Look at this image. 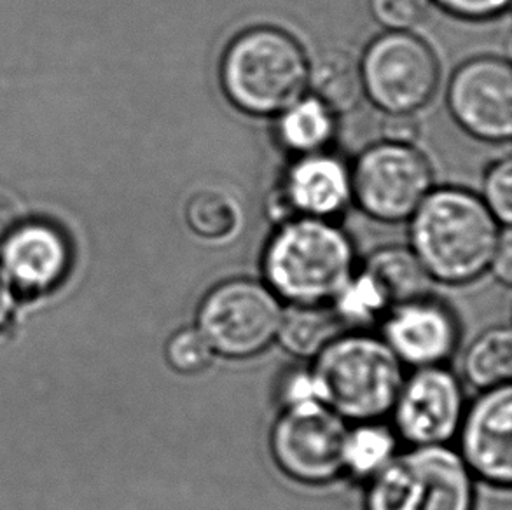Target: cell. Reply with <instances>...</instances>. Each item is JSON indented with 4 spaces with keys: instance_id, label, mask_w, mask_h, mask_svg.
<instances>
[{
    "instance_id": "obj_8",
    "label": "cell",
    "mask_w": 512,
    "mask_h": 510,
    "mask_svg": "<svg viewBox=\"0 0 512 510\" xmlns=\"http://www.w3.org/2000/svg\"><path fill=\"white\" fill-rule=\"evenodd\" d=\"M359 63L364 93L387 114H413L429 102L439 84L434 51L409 32L374 39Z\"/></svg>"
},
{
    "instance_id": "obj_5",
    "label": "cell",
    "mask_w": 512,
    "mask_h": 510,
    "mask_svg": "<svg viewBox=\"0 0 512 510\" xmlns=\"http://www.w3.org/2000/svg\"><path fill=\"white\" fill-rule=\"evenodd\" d=\"M474 476L448 444L413 446L371 477L367 510H474Z\"/></svg>"
},
{
    "instance_id": "obj_6",
    "label": "cell",
    "mask_w": 512,
    "mask_h": 510,
    "mask_svg": "<svg viewBox=\"0 0 512 510\" xmlns=\"http://www.w3.org/2000/svg\"><path fill=\"white\" fill-rule=\"evenodd\" d=\"M284 304L264 282L235 278L208 292L196 313V329L215 355L250 359L277 343Z\"/></svg>"
},
{
    "instance_id": "obj_19",
    "label": "cell",
    "mask_w": 512,
    "mask_h": 510,
    "mask_svg": "<svg viewBox=\"0 0 512 510\" xmlns=\"http://www.w3.org/2000/svg\"><path fill=\"white\" fill-rule=\"evenodd\" d=\"M277 135L285 149L301 156L326 149L333 140L336 123L333 112L317 98H301L287 111L278 114Z\"/></svg>"
},
{
    "instance_id": "obj_20",
    "label": "cell",
    "mask_w": 512,
    "mask_h": 510,
    "mask_svg": "<svg viewBox=\"0 0 512 510\" xmlns=\"http://www.w3.org/2000/svg\"><path fill=\"white\" fill-rule=\"evenodd\" d=\"M467 381L479 390L509 385L512 374V334L509 327H492L472 341L464 357Z\"/></svg>"
},
{
    "instance_id": "obj_18",
    "label": "cell",
    "mask_w": 512,
    "mask_h": 510,
    "mask_svg": "<svg viewBox=\"0 0 512 510\" xmlns=\"http://www.w3.org/2000/svg\"><path fill=\"white\" fill-rule=\"evenodd\" d=\"M308 86L334 116L353 111L364 95L360 63L348 51H326L308 70Z\"/></svg>"
},
{
    "instance_id": "obj_27",
    "label": "cell",
    "mask_w": 512,
    "mask_h": 510,
    "mask_svg": "<svg viewBox=\"0 0 512 510\" xmlns=\"http://www.w3.org/2000/svg\"><path fill=\"white\" fill-rule=\"evenodd\" d=\"M277 393L282 409L301 406L308 402H322L312 367H294L289 373L284 374L278 383Z\"/></svg>"
},
{
    "instance_id": "obj_2",
    "label": "cell",
    "mask_w": 512,
    "mask_h": 510,
    "mask_svg": "<svg viewBox=\"0 0 512 510\" xmlns=\"http://www.w3.org/2000/svg\"><path fill=\"white\" fill-rule=\"evenodd\" d=\"M353 271L350 238L324 219H289L264 249V283L282 303L331 304Z\"/></svg>"
},
{
    "instance_id": "obj_11",
    "label": "cell",
    "mask_w": 512,
    "mask_h": 510,
    "mask_svg": "<svg viewBox=\"0 0 512 510\" xmlns=\"http://www.w3.org/2000/svg\"><path fill=\"white\" fill-rule=\"evenodd\" d=\"M448 105L472 137L506 142L512 135L511 65L490 56L465 63L451 79Z\"/></svg>"
},
{
    "instance_id": "obj_26",
    "label": "cell",
    "mask_w": 512,
    "mask_h": 510,
    "mask_svg": "<svg viewBox=\"0 0 512 510\" xmlns=\"http://www.w3.org/2000/svg\"><path fill=\"white\" fill-rule=\"evenodd\" d=\"M483 201L500 224L512 221V163L500 161L486 173Z\"/></svg>"
},
{
    "instance_id": "obj_30",
    "label": "cell",
    "mask_w": 512,
    "mask_h": 510,
    "mask_svg": "<svg viewBox=\"0 0 512 510\" xmlns=\"http://www.w3.org/2000/svg\"><path fill=\"white\" fill-rule=\"evenodd\" d=\"M493 273L497 275L500 282L509 285L512 280V240L511 231L504 229L500 235L499 247L493 255L492 266Z\"/></svg>"
},
{
    "instance_id": "obj_12",
    "label": "cell",
    "mask_w": 512,
    "mask_h": 510,
    "mask_svg": "<svg viewBox=\"0 0 512 510\" xmlns=\"http://www.w3.org/2000/svg\"><path fill=\"white\" fill-rule=\"evenodd\" d=\"M467 469L486 483L509 488L512 483V388L486 390L464 414L458 430Z\"/></svg>"
},
{
    "instance_id": "obj_31",
    "label": "cell",
    "mask_w": 512,
    "mask_h": 510,
    "mask_svg": "<svg viewBox=\"0 0 512 510\" xmlns=\"http://www.w3.org/2000/svg\"><path fill=\"white\" fill-rule=\"evenodd\" d=\"M16 228V212L11 205V201L0 196V247L4 245L7 236L11 235V231Z\"/></svg>"
},
{
    "instance_id": "obj_22",
    "label": "cell",
    "mask_w": 512,
    "mask_h": 510,
    "mask_svg": "<svg viewBox=\"0 0 512 510\" xmlns=\"http://www.w3.org/2000/svg\"><path fill=\"white\" fill-rule=\"evenodd\" d=\"M240 219L238 203L221 189H201L187 201V226L201 240L226 242L235 235Z\"/></svg>"
},
{
    "instance_id": "obj_14",
    "label": "cell",
    "mask_w": 512,
    "mask_h": 510,
    "mask_svg": "<svg viewBox=\"0 0 512 510\" xmlns=\"http://www.w3.org/2000/svg\"><path fill=\"white\" fill-rule=\"evenodd\" d=\"M0 250L6 278L30 292L55 287L69 269L67 238L48 222H25L16 226Z\"/></svg>"
},
{
    "instance_id": "obj_24",
    "label": "cell",
    "mask_w": 512,
    "mask_h": 510,
    "mask_svg": "<svg viewBox=\"0 0 512 510\" xmlns=\"http://www.w3.org/2000/svg\"><path fill=\"white\" fill-rule=\"evenodd\" d=\"M165 357L175 373L198 376L212 367L215 352L196 327H186L168 339Z\"/></svg>"
},
{
    "instance_id": "obj_7",
    "label": "cell",
    "mask_w": 512,
    "mask_h": 510,
    "mask_svg": "<svg viewBox=\"0 0 512 510\" xmlns=\"http://www.w3.org/2000/svg\"><path fill=\"white\" fill-rule=\"evenodd\" d=\"M346 435L345 420L322 402L285 407L271 428V455L296 483L322 486L345 474Z\"/></svg>"
},
{
    "instance_id": "obj_32",
    "label": "cell",
    "mask_w": 512,
    "mask_h": 510,
    "mask_svg": "<svg viewBox=\"0 0 512 510\" xmlns=\"http://www.w3.org/2000/svg\"><path fill=\"white\" fill-rule=\"evenodd\" d=\"M11 311H13V292L9 289L6 275L0 271V329L7 324Z\"/></svg>"
},
{
    "instance_id": "obj_21",
    "label": "cell",
    "mask_w": 512,
    "mask_h": 510,
    "mask_svg": "<svg viewBox=\"0 0 512 510\" xmlns=\"http://www.w3.org/2000/svg\"><path fill=\"white\" fill-rule=\"evenodd\" d=\"M397 455V435L378 421H362L348 430L345 444V472L371 479Z\"/></svg>"
},
{
    "instance_id": "obj_13",
    "label": "cell",
    "mask_w": 512,
    "mask_h": 510,
    "mask_svg": "<svg viewBox=\"0 0 512 510\" xmlns=\"http://www.w3.org/2000/svg\"><path fill=\"white\" fill-rule=\"evenodd\" d=\"M381 331L401 364L416 369L443 366L460 338L455 313L430 294L394 306L381 320Z\"/></svg>"
},
{
    "instance_id": "obj_1",
    "label": "cell",
    "mask_w": 512,
    "mask_h": 510,
    "mask_svg": "<svg viewBox=\"0 0 512 510\" xmlns=\"http://www.w3.org/2000/svg\"><path fill=\"white\" fill-rule=\"evenodd\" d=\"M411 219V252L430 280L465 285L492 266L502 231L476 194L465 189L430 191Z\"/></svg>"
},
{
    "instance_id": "obj_16",
    "label": "cell",
    "mask_w": 512,
    "mask_h": 510,
    "mask_svg": "<svg viewBox=\"0 0 512 510\" xmlns=\"http://www.w3.org/2000/svg\"><path fill=\"white\" fill-rule=\"evenodd\" d=\"M346 327L331 304L284 308L277 343L296 359H317Z\"/></svg>"
},
{
    "instance_id": "obj_23",
    "label": "cell",
    "mask_w": 512,
    "mask_h": 510,
    "mask_svg": "<svg viewBox=\"0 0 512 510\" xmlns=\"http://www.w3.org/2000/svg\"><path fill=\"white\" fill-rule=\"evenodd\" d=\"M331 306L345 327H367L381 322L390 311L385 297L364 271L352 276Z\"/></svg>"
},
{
    "instance_id": "obj_10",
    "label": "cell",
    "mask_w": 512,
    "mask_h": 510,
    "mask_svg": "<svg viewBox=\"0 0 512 510\" xmlns=\"http://www.w3.org/2000/svg\"><path fill=\"white\" fill-rule=\"evenodd\" d=\"M395 430L413 446H443L464 420V390L443 366L420 367L402 381L394 407Z\"/></svg>"
},
{
    "instance_id": "obj_4",
    "label": "cell",
    "mask_w": 512,
    "mask_h": 510,
    "mask_svg": "<svg viewBox=\"0 0 512 510\" xmlns=\"http://www.w3.org/2000/svg\"><path fill=\"white\" fill-rule=\"evenodd\" d=\"M313 360L320 400L343 420L378 421L392 411L404 374L381 336L343 332Z\"/></svg>"
},
{
    "instance_id": "obj_3",
    "label": "cell",
    "mask_w": 512,
    "mask_h": 510,
    "mask_svg": "<svg viewBox=\"0 0 512 510\" xmlns=\"http://www.w3.org/2000/svg\"><path fill=\"white\" fill-rule=\"evenodd\" d=\"M305 49L278 28L257 27L231 41L221 62L229 100L252 116H278L305 97Z\"/></svg>"
},
{
    "instance_id": "obj_9",
    "label": "cell",
    "mask_w": 512,
    "mask_h": 510,
    "mask_svg": "<svg viewBox=\"0 0 512 510\" xmlns=\"http://www.w3.org/2000/svg\"><path fill=\"white\" fill-rule=\"evenodd\" d=\"M352 196L376 221L413 217L429 196L432 172L427 158L411 145H373L360 154L350 172Z\"/></svg>"
},
{
    "instance_id": "obj_28",
    "label": "cell",
    "mask_w": 512,
    "mask_h": 510,
    "mask_svg": "<svg viewBox=\"0 0 512 510\" xmlns=\"http://www.w3.org/2000/svg\"><path fill=\"white\" fill-rule=\"evenodd\" d=\"M448 13L469 20H485L504 13L511 0H434Z\"/></svg>"
},
{
    "instance_id": "obj_25",
    "label": "cell",
    "mask_w": 512,
    "mask_h": 510,
    "mask_svg": "<svg viewBox=\"0 0 512 510\" xmlns=\"http://www.w3.org/2000/svg\"><path fill=\"white\" fill-rule=\"evenodd\" d=\"M374 20L390 32H408L429 18L432 0H369Z\"/></svg>"
},
{
    "instance_id": "obj_29",
    "label": "cell",
    "mask_w": 512,
    "mask_h": 510,
    "mask_svg": "<svg viewBox=\"0 0 512 510\" xmlns=\"http://www.w3.org/2000/svg\"><path fill=\"white\" fill-rule=\"evenodd\" d=\"M418 131V121L413 114H387L383 119V137L390 144L411 145Z\"/></svg>"
},
{
    "instance_id": "obj_15",
    "label": "cell",
    "mask_w": 512,
    "mask_h": 510,
    "mask_svg": "<svg viewBox=\"0 0 512 510\" xmlns=\"http://www.w3.org/2000/svg\"><path fill=\"white\" fill-rule=\"evenodd\" d=\"M352 198V179L345 163L331 154H306L289 168L280 189L278 210L329 221Z\"/></svg>"
},
{
    "instance_id": "obj_17",
    "label": "cell",
    "mask_w": 512,
    "mask_h": 510,
    "mask_svg": "<svg viewBox=\"0 0 512 510\" xmlns=\"http://www.w3.org/2000/svg\"><path fill=\"white\" fill-rule=\"evenodd\" d=\"M362 271L373 280L390 310L430 294L432 280L411 250L401 247L378 250L367 259Z\"/></svg>"
}]
</instances>
